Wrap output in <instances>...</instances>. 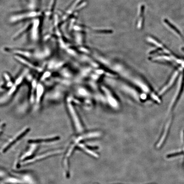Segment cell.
<instances>
[{
	"mask_svg": "<svg viewBox=\"0 0 184 184\" xmlns=\"http://www.w3.org/2000/svg\"><path fill=\"white\" fill-rule=\"evenodd\" d=\"M79 146L80 148H82L84 150H85L87 153L90 154L92 156H94L95 157H98V155L96 154V153H95L93 152V151H91L90 150H89L86 147H85L84 146L83 144H79Z\"/></svg>",
	"mask_w": 184,
	"mask_h": 184,
	"instance_id": "obj_2",
	"label": "cell"
},
{
	"mask_svg": "<svg viewBox=\"0 0 184 184\" xmlns=\"http://www.w3.org/2000/svg\"><path fill=\"white\" fill-rule=\"evenodd\" d=\"M183 153H184V151H180L179 152H177L168 155L167 156V157L168 158H172V157H175V156H176L181 155L183 154Z\"/></svg>",
	"mask_w": 184,
	"mask_h": 184,
	"instance_id": "obj_3",
	"label": "cell"
},
{
	"mask_svg": "<svg viewBox=\"0 0 184 184\" xmlns=\"http://www.w3.org/2000/svg\"><path fill=\"white\" fill-rule=\"evenodd\" d=\"M59 151H51V152H49L47 153H44V154L40 155L37 156L36 157H35L34 159L32 158V159H30V160L28 161V162L26 163V164H27V163H30L31 162H33L38 161V160H40L41 159L45 158L46 157H47L49 156H52V155L57 154L59 153Z\"/></svg>",
	"mask_w": 184,
	"mask_h": 184,
	"instance_id": "obj_1",
	"label": "cell"
}]
</instances>
